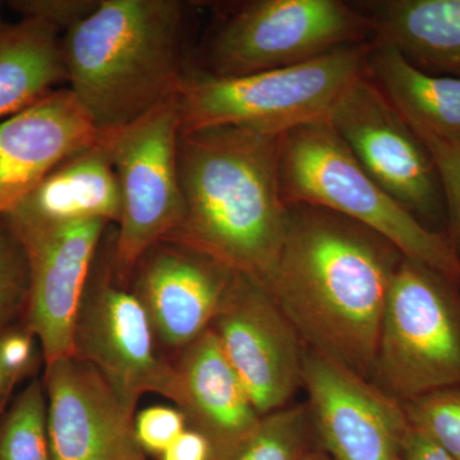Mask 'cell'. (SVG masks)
<instances>
[{"mask_svg":"<svg viewBox=\"0 0 460 460\" xmlns=\"http://www.w3.org/2000/svg\"><path fill=\"white\" fill-rule=\"evenodd\" d=\"M299 460H332L330 458L328 454H323L320 452H314V450L308 449L307 452L302 456V458Z\"/></svg>","mask_w":460,"mask_h":460,"instance_id":"1f68e13d","label":"cell"},{"mask_svg":"<svg viewBox=\"0 0 460 460\" xmlns=\"http://www.w3.org/2000/svg\"><path fill=\"white\" fill-rule=\"evenodd\" d=\"M0 8H2V3H0ZM2 17H0V29H2Z\"/></svg>","mask_w":460,"mask_h":460,"instance_id":"d6a6232c","label":"cell"},{"mask_svg":"<svg viewBox=\"0 0 460 460\" xmlns=\"http://www.w3.org/2000/svg\"><path fill=\"white\" fill-rule=\"evenodd\" d=\"M410 423L460 460V386L402 402Z\"/></svg>","mask_w":460,"mask_h":460,"instance_id":"cb8c5ba5","label":"cell"},{"mask_svg":"<svg viewBox=\"0 0 460 460\" xmlns=\"http://www.w3.org/2000/svg\"><path fill=\"white\" fill-rule=\"evenodd\" d=\"M353 3L370 22L372 39L428 74L460 78V0Z\"/></svg>","mask_w":460,"mask_h":460,"instance_id":"d6986e66","label":"cell"},{"mask_svg":"<svg viewBox=\"0 0 460 460\" xmlns=\"http://www.w3.org/2000/svg\"><path fill=\"white\" fill-rule=\"evenodd\" d=\"M311 426L305 405L272 411L262 416L237 443L210 460H299L308 450Z\"/></svg>","mask_w":460,"mask_h":460,"instance_id":"7402d4cb","label":"cell"},{"mask_svg":"<svg viewBox=\"0 0 460 460\" xmlns=\"http://www.w3.org/2000/svg\"><path fill=\"white\" fill-rule=\"evenodd\" d=\"M368 77L414 133L460 135V78L428 74L385 42H370Z\"/></svg>","mask_w":460,"mask_h":460,"instance_id":"ffe728a7","label":"cell"},{"mask_svg":"<svg viewBox=\"0 0 460 460\" xmlns=\"http://www.w3.org/2000/svg\"><path fill=\"white\" fill-rule=\"evenodd\" d=\"M162 396L174 402L187 429L204 436L211 458L248 434L261 414L210 329L168 354Z\"/></svg>","mask_w":460,"mask_h":460,"instance_id":"e0dca14e","label":"cell"},{"mask_svg":"<svg viewBox=\"0 0 460 460\" xmlns=\"http://www.w3.org/2000/svg\"><path fill=\"white\" fill-rule=\"evenodd\" d=\"M308 411L332 460H402L411 428L404 405L368 378L308 349Z\"/></svg>","mask_w":460,"mask_h":460,"instance_id":"4fadbf2b","label":"cell"},{"mask_svg":"<svg viewBox=\"0 0 460 460\" xmlns=\"http://www.w3.org/2000/svg\"><path fill=\"white\" fill-rule=\"evenodd\" d=\"M269 292L308 349L371 377L401 251L374 230L310 205H287Z\"/></svg>","mask_w":460,"mask_h":460,"instance_id":"6da1fadb","label":"cell"},{"mask_svg":"<svg viewBox=\"0 0 460 460\" xmlns=\"http://www.w3.org/2000/svg\"><path fill=\"white\" fill-rule=\"evenodd\" d=\"M184 3L99 0L62 36L68 89L100 133L123 128L177 95L183 66Z\"/></svg>","mask_w":460,"mask_h":460,"instance_id":"3957f363","label":"cell"},{"mask_svg":"<svg viewBox=\"0 0 460 460\" xmlns=\"http://www.w3.org/2000/svg\"><path fill=\"white\" fill-rule=\"evenodd\" d=\"M53 460H136L144 456L129 413L98 368L75 356L44 366Z\"/></svg>","mask_w":460,"mask_h":460,"instance_id":"5bb4252c","label":"cell"},{"mask_svg":"<svg viewBox=\"0 0 460 460\" xmlns=\"http://www.w3.org/2000/svg\"><path fill=\"white\" fill-rule=\"evenodd\" d=\"M99 0H13L8 5L23 18L44 21L65 32L80 23L93 9Z\"/></svg>","mask_w":460,"mask_h":460,"instance_id":"f1b7e54d","label":"cell"},{"mask_svg":"<svg viewBox=\"0 0 460 460\" xmlns=\"http://www.w3.org/2000/svg\"><path fill=\"white\" fill-rule=\"evenodd\" d=\"M434 162L447 214V234L460 259V135L416 133Z\"/></svg>","mask_w":460,"mask_h":460,"instance_id":"4316f807","label":"cell"},{"mask_svg":"<svg viewBox=\"0 0 460 460\" xmlns=\"http://www.w3.org/2000/svg\"><path fill=\"white\" fill-rule=\"evenodd\" d=\"M5 215L44 223L102 220L117 226L119 184L102 135L96 144L66 156L51 169L35 190Z\"/></svg>","mask_w":460,"mask_h":460,"instance_id":"ac0fdd59","label":"cell"},{"mask_svg":"<svg viewBox=\"0 0 460 460\" xmlns=\"http://www.w3.org/2000/svg\"><path fill=\"white\" fill-rule=\"evenodd\" d=\"M42 365L40 344L23 323L0 332V411L18 384L38 377Z\"/></svg>","mask_w":460,"mask_h":460,"instance_id":"484cf974","label":"cell"},{"mask_svg":"<svg viewBox=\"0 0 460 460\" xmlns=\"http://www.w3.org/2000/svg\"><path fill=\"white\" fill-rule=\"evenodd\" d=\"M372 376L399 402L460 386V283L425 263H399Z\"/></svg>","mask_w":460,"mask_h":460,"instance_id":"8992f818","label":"cell"},{"mask_svg":"<svg viewBox=\"0 0 460 460\" xmlns=\"http://www.w3.org/2000/svg\"><path fill=\"white\" fill-rule=\"evenodd\" d=\"M3 219L22 244L29 263L23 325L38 339L45 365L74 356L75 314L111 224L102 220L44 223L12 215Z\"/></svg>","mask_w":460,"mask_h":460,"instance_id":"7c38bea8","label":"cell"},{"mask_svg":"<svg viewBox=\"0 0 460 460\" xmlns=\"http://www.w3.org/2000/svg\"><path fill=\"white\" fill-rule=\"evenodd\" d=\"M402 460H456L429 435L411 425L402 444Z\"/></svg>","mask_w":460,"mask_h":460,"instance_id":"f546056e","label":"cell"},{"mask_svg":"<svg viewBox=\"0 0 460 460\" xmlns=\"http://www.w3.org/2000/svg\"><path fill=\"white\" fill-rule=\"evenodd\" d=\"M159 458L160 460H210L211 447L204 436L187 429Z\"/></svg>","mask_w":460,"mask_h":460,"instance_id":"4dcf8cb0","label":"cell"},{"mask_svg":"<svg viewBox=\"0 0 460 460\" xmlns=\"http://www.w3.org/2000/svg\"><path fill=\"white\" fill-rule=\"evenodd\" d=\"M100 138L68 87L50 91L0 123V219L66 156Z\"/></svg>","mask_w":460,"mask_h":460,"instance_id":"2e32d148","label":"cell"},{"mask_svg":"<svg viewBox=\"0 0 460 460\" xmlns=\"http://www.w3.org/2000/svg\"><path fill=\"white\" fill-rule=\"evenodd\" d=\"M235 271L189 247L159 242L142 256L129 288L168 356L210 329Z\"/></svg>","mask_w":460,"mask_h":460,"instance_id":"9a60e30c","label":"cell"},{"mask_svg":"<svg viewBox=\"0 0 460 460\" xmlns=\"http://www.w3.org/2000/svg\"><path fill=\"white\" fill-rule=\"evenodd\" d=\"M280 138L232 126L181 132L183 214L164 241L198 251L269 289L287 233Z\"/></svg>","mask_w":460,"mask_h":460,"instance_id":"7a4b0ae2","label":"cell"},{"mask_svg":"<svg viewBox=\"0 0 460 460\" xmlns=\"http://www.w3.org/2000/svg\"><path fill=\"white\" fill-rule=\"evenodd\" d=\"M0 460H53L42 378L30 380L14 401L0 411Z\"/></svg>","mask_w":460,"mask_h":460,"instance_id":"603a6c76","label":"cell"},{"mask_svg":"<svg viewBox=\"0 0 460 460\" xmlns=\"http://www.w3.org/2000/svg\"><path fill=\"white\" fill-rule=\"evenodd\" d=\"M181 128L177 93L136 122L100 133L119 184L113 265L118 279L127 286L142 256L180 226L183 214L178 172Z\"/></svg>","mask_w":460,"mask_h":460,"instance_id":"52a82bcc","label":"cell"},{"mask_svg":"<svg viewBox=\"0 0 460 460\" xmlns=\"http://www.w3.org/2000/svg\"><path fill=\"white\" fill-rule=\"evenodd\" d=\"M371 40L370 22L353 2L251 0L242 3L211 36L204 72L241 77Z\"/></svg>","mask_w":460,"mask_h":460,"instance_id":"ba28073f","label":"cell"},{"mask_svg":"<svg viewBox=\"0 0 460 460\" xmlns=\"http://www.w3.org/2000/svg\"><path fill=\"white\" fill-rule=\"evenodd\" d=\"M135 436L142 453L160 456L187 429L177 408L155 405L135 416Z\"/></svg>","mask_w":460,"mask_h":460,"instance_id":"83f0119b","label":"cell"},{"mask_svg":"<svg viewBox=\"0 0 460 460\" xmlns=\"http://www.w3.org/2000/svg\"><path fill=\"white\" fill-rule=\"evenodd\" d=\"M279 177L287 205L326 208L374 230L407 259L460 283V259L447 233L426 226L372 180L328 119L280 138Z\"/></svg>","mask_w":460,"mask_h":460,"instance_id":"277c9868","label":"cell"},{"mask_svg":"<svg viewBox=\"0 0 460 460\" xmlns=\"http://www.w3.org/2000/svg\"><path fill=\"white\" fill-rule=\"evenodd\" d=\"M113 237L105 234L75 314L74 356L98 368L129 413L141 396L162 395L168 362L131 288L115 275Z\"/></svg>","mask_w":460,"mask_h":460,"instance_id":"9c48e42d","label":"cell"},{"mask_svg":"<svg viewBox=\"0 0 460 460\" xmlns=\"http://www.w3.org/2000/svg\"><path fill=\"white\" fill-rule=\"evenodd\" d=\"M328 120L387 195L429 228L447 226L443 190L428 148L368 75L341 93Z\"/></svg>","mask_w":460,"mask_h":460,"instance_id":"30bf717a","label":"cell"},{"mask_svg":"<svg viewBox=\"0 0 460 460\" xmlns=\"http://www.w3.org/2000/svg\"><path fill=\"white\" fill-rule=\"evenodd\" d=\"M66 81L59 30L35 18L0 29V118L25 111Z\"/></svg>","mask_w":460,"mask_h":460,"instance_id":"44dd1931","label":"cell"},{"mask_svg":"<svg viewBox=\"0 0 460 460\" xmlns=\"http://www.w3.org/2000/svg\"><path fill=\"white\" fill-rule=\"evenodd\" d=\"M210 330L257 411L288 407L304 386L305 344L268 288L235 272Z\"/></svg>","mask_w":460,"mask_h":460,"instance_id":"8fae6325","label":"cell"},{"mask_svg":"<svg viewBox=\"0 0 460 460\" xmlns=\"http://www.w3.org/2000/svg\"><path fill=\"white\" fill-rule=\"evenodd\" d=\"M370 42L241 77L189 74L178 91L181 132L232 126L283 136L296 127L328 119L341 93L368 75Z\"/></svg>","mask_w":460,"mask_h":460,"instance_id":"5b68a950","label":"cell"},{"mask_svg":"<svg viewBox=\"0 0 460 460\" xmlns=\"http://www.w3.org/2000/svg\"><path fill=\"white\" fill-rule=\"evenodd\" d=\"M136 460H147L146 456H141V458L136 459Z\"/></svg>","mask_w":460,"mask_h":460,"instance_id":"836d02e7","label":"cell"},{"mask_svg":"<svg viewBox=\"0 0 460 460\" xmlns=\"http://www.w3.org/2000/svg\"><path fill=\"white\" fill-rule=\"evenodd\" d=\"M30 292L29 263L22 244L0 219V332L25 319Z\"/></svg>","mask_w":460,"mask_h":460,"instance_id":"d4e9b609","label":"cell"}]
</instances>
